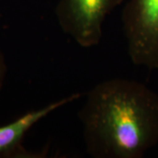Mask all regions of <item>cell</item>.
<instances>
[{"mask_svg":"<svg viewBox=\"0 0 158 158\" xmlns=\"http://www.w3.org/2000/svg\"><path fill=\"white\" fill-rule=\"evenodd\" d=\"M122 27L131 62L158 69V0H128Z\"/></svg>","mask_w":158,"mask_h":158,"instance_id":"cell-2","label":"cell"},{"mask_svg":"<svg viewBox=\"0 0 158 158\" xmlns=\"http://www.w3.org/2000/svg\"><path fill=\"white\" fill-rule=\"evenodd\" d=\"M6 74H7V65H6V58L0 48V90H2L5 84Z\"/></svg>","mask_w":158,"mask_h":158,"instance_id":"cell-5","label":"cell"},{"mask_svg":"<svg viewBox=\"0 0 158 158\" xmlns=\"http://www.w3.org/2000/svg\"><path fill=\"white\" fill-rule=\"evenodd\" d=\"M85 149L93 158H141L158 145V94L135 80L98 83L78 112Z\"/></svg>","mask_w":158,"mask_h":158,"instance_id":"cell-1","label":"cell"},{"mask_svg":"<svg viewBox=\"0 0 158 158\" xmlns=\"http://www.w3.org/2000/svg\"><path fill=\"white\" fill-rule=\"evenodd\" d=\"M125 0H59L57 22L64 34L85 48L98 45L103 25L112 11Z\"/></svg>","mask_w":158,"mask_h":158,"instance_id":"cell-3","label":"cell"},{"mask_svg":"<svg viewBox=\"0 0 158 158\" xmlns=\"http://www.w3.org/2000/svg\"><path fill=\"white\" fill-rule=\"evenodd\" d=\"M81 93L76 92L56 101L49 103L43 107L29 111L8 124L0 127V157H41L40 154L27 151L23 147L22 141L30 130L40 120L79 99Z\"/></svg>","mask_w":158,"mask_h":158,"instance_id":"cell-4","label":"cell"}]
</instances>
